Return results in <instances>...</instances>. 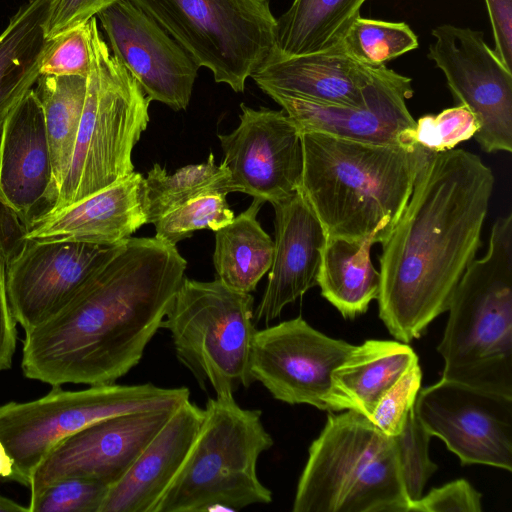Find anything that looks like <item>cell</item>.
<instances>
[{
    "label": "cell",
    "mask_w": 512,
    "mask_h": 512,
    "mask_svg": "<svg viewBox=\"0 0 512 512\" xmlns=\"http://www.w3.org/2000/svg\"><path fill=\"white\" fill-rule=\"evenodd\" d=\"M428 58L439 68L458 104L476 117L474 138L486 153L512 152V70L483 32L452 24L432 30Z\"/></svg>",
    "instance_id": "8fae6325"
},
{
    "label": "cell",
    "mask_w": 512,
    "mask_h": 512,
    "mask_svg": "<svg viewBox=\"0 0 512 512\" xmlns=\"http://www.w3.org/2000/svg\"><path fill=\"white\" fill-rule=\"evenodd\" d=\"M397 447L365 415L329 412L309 447L293 512H408Z\"/></svg>",
    "instance_id": "8992f818"
},
{
    "label": "cell",
    "mask_w": 512,
    "mask_h": 512,
    "mask_svg": "<svg viewBox=\"0 0 512 512\" xmlns=\"http://www.w3.org/2000/svg\"><path fill=\"white\" fill-rule=\"evenodd\" d=\"M362 65L377 67L418 47V38L404 22L357 17L336 44Z\"/></svg>",
    "instance_id": "4dcf8cb0"
},
{
    "label": "cell",
    "mask_w": 512,
    "mask_h": 512,
    "mask_svg": "<svg viewBox=\"0 0 512 512\" xmlns=\"http://www.w3.org/2000/svg\"><path fill=\"white\" fill-rule=\"evenodd\" d=\"M414 410L462 465L512 471V398L441 379L419 390Z\"/></svg>",
    "instance_id": "7c38bea8"
},
{
    "label": "cell",
    "mask_w": 512,
    "mask_h": 512,
    "mask_svg": "<svg viewBox=\"0 0 512 512\" xmlns=\"http://www.w3.org/2000/svg\"><path fill=\"white\" fill-rule=\"evenodd\" d=\"M176 408L109 417L60 440L36 468L28 487L29 502L68 478L111 486L128 471Z\"/></svg>",
    "instance_id": "5bb4252c"
},
{
    "label": "cell",
    "mask_w": 512,
    "mask_h": 512,
    "mask_svg": "<svg viewBox=\"0 0 512 512\" xmlns=\"http://www.w3.org/2000/svg\"><path fill=\"white\" fill-rule=\"evenodd\" d=\"M119 245L28 240L6 265L8 301L16 322L26 332L54 316Z\"/></svg>",
    "instance_id": "2e32d148"
},
{
    "label": "cell",
    "mask_w": 512,
    "mask_h": 512,
    "mask_svg": "<svg viewBox=\"0 0 512 512\" xmlns=\"http://www.w3.org/2000/svg\"><path fill=\"white\" fill-rule=\"evenodd\" d=\"M27 228L18 215L0 201V255L6 265L24 249Z\"/></svg>",
    "instance_id": "b9f144b4"
},
{
    "label": "cell",
    "mask_w": 512,
    "mask_h": 512,
    "mask_svg": "<svg viewBox=\"0 0 512 512\" xmlns=\"http://www.w3.org/2000/svg\"><path fill=\"white\" fill-rule=\"evenodd\" d=\"M235 92L275 48L269 0H131Z\"/></svg>",
    "instance_id": "30bf717a"
},
{
    "label": "cell",
    "mask_w": 512,
    "mask_h": 512,
    "mask_svg": "<svg viewBox=\"0 0 512 512\" xmlns=\"http://www.w3.org/2000/svg\"><path fill=\"white\" fill-rule=\"evenodd\" d=\"M88 27L91 68L76 142L56 200L43 215L56 213L132 175V151L150 120L151 100L112 54L96 17L88 21Z\"/></svg>",
    "instance_id": "5b68a950"
},
{
    "label": "cell",
    "mask_w": 512,
    "mask_h": 512,
    "mask_svg": "<svg viewBox=\"0 0 512 512\" xmlns=\"http://www.w3.org/2000/svg\"><path fill=\"white\" fill-rule=\"evenodd\" d=\"M112 54L151 101L175 111L189 105L200 68L188 53L131 0L97 14Z\"/></svg>",
    "instance_id": "ac0fdd59"
},
{
    "label": "cell",
    "mask_w": 512,
    "mask_h": 512,
    "mask_svg": "<svg viewBox=\"0 0 512 512\" xmlns=\"http://www.w3.org/2000/svg\"><path fill=\"white\" fill-rule=\"evenodd\" d=\"M370 240L328 237L317 275L321 295L344 318L364 314L378 298L380 273L371 261Z\"/></svg>",
    "instance_id": "484cf974"
},
{
    "label": "cell",
    "mask_w": 512,
    "mask_h": 512,
    "mask_svg": "<svg viewBox=\"0 0 512 512\" xmlns=\"http://www.w3.org/2000/svg\"><path fill=\"white\" fill-rule=\"evenodd\" d=\"M33 89L43 109L53 176L59 191L76 142L87 77L40 75Z\"/></svg>",
    "instance_id": "f1b7e54d"
},
{
    "label": "cell",
    "mask_w": 512,
    "mask_h": 512,
    "mask_svg": "<svg viewBox=\"0 0 512 512\" xmlns=\"http://www.w3.org/2000/svg\"><path fill=\"white\" fill-rule=\"evenodd\" d=\"M160 328L169 331L178 360L202 389L216 396L234 393L254 383L251 349L257 331L254 297L219 279H183Z\"/></svg>",
    "instance_id": "ba28073f"
},
{
    "label": "cell",
    "mask_w": 512,
    "mask_h": 512,
    "mask_svg": "<svg viewBox=\"0 0 512 512\" xmlns=\"http://www.w3.org/2000/svg\"><path fill=\"white\" fill-rule=\"evenodd\" d=\"M142 174L128 178L56 213L37 218L27 240L114 245L147 224Z\"/></svg>",
    "instance_id": "7402d4cb"
},
{
    "label": "cell",
    "mask_w": 512,
    "mask_h": 512,
    "mask_svg": "<svg viewBox=\"0 0 512 512\" xmlns=\"http://www.w3.org/2000/svg\"><path fill=\"white\" fill-rule=\"evenodd\" d=\"M481 498L468 481L458 479L422 495L409 505L408 512H481Z\"/></svg>",
    "instance_id": "74e56055"
},
{
    "label": "cell",
    "mask_w": 512,
    "mask_h": 512,
    "mask_svg": "<svg viewBox=\"0 0 512 512\" xmlns=\"http://www.w3.org/2000/svg\"><path fill=\"white\" fill-rule=\"evenodd\" d=\"M230 192H234L230 171L224 162L216 164L212 152L205 162L184 166L172 175L156 163L143 181L146 221L154 224L195 198Z\"/></svg>",
    "instance_id": "f546056e"
},
{
    "label": "cell",
    "mask_w": 512,
    "mask_h": 512,
    "mask_svg": "<svg viewBox=\"0 0 512 512\" xmlns=\"http://www.w3.org/2000/svg\"><path fill=\"white\" fill-rule=\"evenodd\" d=\"M240 107L238 127L218 135L234 192L270 203L293 194L303 170L297 126L283 109Z\"/></svg>",
    "instance_id": "9a60e30c"
},
{
    "label": "cell",
    "mask_w": 512,
    "mask_h": 512,
    "mask_svg": "<svg viewBox=\"0 0 512 512\" xmlns=\"http://www.w3.org/2000/svg\"><path fill=\"white\" fill-rule=\"evenodd\" d=\"M13 473V461L0 441V478L10 479Z\"/></svg>",
    "instance_id": "7bdbcfd3"
},
{
    "label": "cell",
    "mask_w": 512,
    "mask_h": 512,
    "mask_svg": "<svg viewBox=\"0 0 512 512\" xmlns=\"http://www.w3.org/2000/svg\"><path fill=\"white\" fill-rule=\"evenodd\" d=\"M478 123L474 114L464 105L446 108L436 115L420 117L413 133L416 144L437 153L454 149L456 145L474 136Z\"/></svg>",
    "instance_id": "836d02e7"
},
{
    "label": "cell",
    "mask_w": 512,
    "mask_h": 512,
    "mask_svg": "<svg viewBox=\"0 0 512 512\" xmlns=\"http://www.w3.org/2000/svg\"><path fill=\"white\" fill-rule=\"evenodd\" d=\"M91 68L88 22L51 40L40 75L87 77Z\"/></svg>",
    "instance_id": "8d00e7d4"
},
{
    "label": "cell",
    "mask_w": 512,
    "mask_h": 512,
    "mask_svg": "<svg viewBox=\"0 0 512 512\" xmlns=\"http://www.w3.org/2000/svg\"><path fill=\"white\" fill-rule=\"evenodd\" d=\"M354 346L317 331L298 316L256 331L250 373L276 400L327 411L324 399L331 375Z\"/></svg>",
    "instance_id": "4fadbf2b"
},
{
    "label": "cell",
    "mask_w": 512,
    "mask_h": 512,
    "mask_svg": "<svg viewBox=\"0 0 512 512\" xmlns=\"http://www.w3.org/2000/svg\"><path fill=\"white\" fill-rule=\"evenodd\" d=\"M422 372L419 363L411 366L379 399L369 417L385 435L397 436L408 412L414 407L420 390Z\"/></svg>",
    "instance_id": "d590c367"
},
{
    "label": "cell",
    "mask_w": 512,
    "mask_h": 512,
    "mask_svg": "<svg viewBox=\"0 0 512 512\" xmlns=\"http://www.w3.org/2000/svg\"><path fill=\"white\" fill-rule=\"evenodd\" d=\"M117 1L119 0H50L43 24L44 36L52 40L87 23Z\"/></svg>",
    "instance_id": "f35d334b"
},
{
    "label": "cell",
    "mask_w": 512,
    "mask_h": 512,
    "mask_svg": "<svg viewBox=\"0 0 512 512\" xmlns=\"http://www.w3.org/2000/svg\"><path fill=\"white\" fill-rule=\"evenodd\" d=\"M109 487L91 479H64L29 502L28 512H99Z\"/></svg>",
    "instance_id": "e575fe53"
},
{
    "label": "cell",
    "mask_w": 512,
    "mask_h": 512,
    "mask_svg": "<svg viewBox=\"0 0 512 512\" xmlns=\"http://www.w3.org/2000/svg\"><path fill=\"white\" fill-rule=\"evenodd\" d=\"M204 409L180 404L128 471L112 484L99 512H153L199 433Z\"/></svg>",
    "instance_id": "44dd1931"
},
{
    "label": "cell",
    "mask_w": 512,
    "mask_h": 512,
    "mask_svg": "<svg viewBox=\"0 0 512 512\" xmlns=\"http://www.w3.org/2000/svg\"><path fill=\"white\" fill-rule=\"evenodd\" d=\"M368 0H294L277 19L275 48L283 56L325 52L344 36Z\"/></svg>",
    "instance_id": "83f0119b"
},
{
    "label": "cell",
    "mask_w": 512,
    "mask_h": 512,
    "mask_svg": "<svg viewBox=\"0 0 512 512\" xmlns=\"http://www.w3.org/2000/svg\"><path fill=\"white\" fill-rule=\"evenodd\" d=\"M187 261L155 237H128L54 316L25 332L26 378L53 386L116 383L142 359Z\"/></svg>",
    "instance_id": "6da1fadb"
},
{
    "label": "cell",
    "mask_w": 512,
    "mask_h": 512,
    "mask_svg": "<svg viewBox=\"0 0 512 512\" xmlns=\"http://www.w3.org/2000/svg\"><path fill=\"white\" fill-rule=\"evenodd\" d=\"M416 363L418 356L407 343L367 340L355 345L331 375L327 411L355 410L369 418L381 396Z\"/></svg>",
    "instance_id": "cb8c5ba5"
},
{
    "label": "cell",
    "mask_w": 512,
    "mask_h": 512,
    "mask_svg": "<svg viewBox=\"0 0 512 512\" xmlns=\"http://www.w3.org/2000/svg\"><path fill=\"white\" fill-rule=\"evenodd\" d=\"M495 184L489 166L463 149L431 153L382 244L379 317L403 343L448 310L481 232Z\"/></svg>",
    "instance_id": "7a4b0ae2"
},
{
    "label": "cell",
    "mask_w": 512,
    "mask_h": 512,
    "mask_svg": "<svg viewBox=\"0 0 512 512\" xmlns=\"http://www.w3.org/2000/svg\"><path fill=\"white\" fill-rule=\"evenodd\" d=\"M275 213L274 255L255 322L268 324L284 307L317 285L326 231L301 193L271 203Z\"/></svg>",
    "instance_id": "ffe728a7"
},
{
    "label": "cell",
    "mask_w": 512,
    "mask_h": 512,
    "mask_svg": "<svg viewBox=\"0 0 512 512\" xmlns=\"http://www.w3.org/2000/svg\"><path fill=\"white\" fill-rule=\"evenodd\" d=\"M225 193H213L195 198L169 212L155 225V238L176 245L192 236L194 231H217L229 224L234 216Z\"/></svg>",
    "instance_id": "1f68e13d"
},
{
    "label": "cell",
    "mask_w": 512,
    "mask_h": 512,
    "mask_svg": "<svg viewBox=\"0 0 512 512\" xmlns=\"http://www.w3.org/2000/svg\"><path fill=\"white\" fill-rule=\"evenodd\" d=\"M264 203L253 198L245 211L215 231L216 278L236 291H254L272 265L274 241L256 218Z\"/></svg>",
    "instance_id": "4316f807"
},
{
    "label": "cell",
    "mask_w": 512,
    "mask_h": 512,
    "mask_svg": "<svg viewBox=\"0 0 512 512\" xmlns=\"http://www.w3.org/2000/svg\"><path fill=\"white\" fill-rule=\"evenodd\" d=\"M378 67L357 63L335 45L325 52L298 56L272 51L251 78L264 93L357 106L364 102Z\"/></svg>",
    "instance_id": "603a6c76"
},
{
    "label": "cell",
    "mask_w": 512,
    "mask_h": 512,
    "mask_svg": "<svg viewBox=\"0 0 512 512\" xmlns=\"http://www.w3.org/2000/svg\"><path fill=\"white\" fill-rule=\"evenodd\" d=\"M50 0H29L0 34V135L3 125L40 76L51 40L44 36Z\"/></svg>",
    "instance_id": "d4e9b609"
},
{
    "label": "cell",
    "mask_w": 512,
    "mask_h": 512,
    "mask_svg": "<svg viewBox=\"0 0 512 512\" xmlns=\"http://www.w3.org/2000/svg\"><path fill=\"white\" fill-rule=\"evenodd\" d=\"M411 78L381 65L357 106L312 101L268 92L299 132L322 133L342 139L381 145H415L416 121L406 101L413 96Z\"/></svg>",
    "instance_id": "e0dca14e"
},
{
    "label": "cell",
    "mask_w": 512,
    "mask_h": 512,
    "mask_svg": "<svg viewBox=\"0 0 512 512\" xmlns=\"http://www.w3.org/2000/svg\"><path fill=\"white\" fill-rule=\"evenodd\" d=\"M430 438L431 435L418 419L414 407L408 412L402 431L393 437L410 504L423 495L427 481L437 470V465L428 453Z\"/></svg>",
    "instance_id": "d6a6232c"
},
{
    "label": "cell",
    "mask_w": 512,
    "mask_h": 512,
    "mask_svg": "<svg viewBox=\"0 0 512 512\" xmlns=\"http://www.w3.org/2000/svg\"><path fill=\"white\" fill-rule=\"evenodd\" d=\"M299 190L328 237L383 244L406 207L432 153L415 145H381L322 133L301 134Z\"/></svg>",
    "instance_id": "3957f363"
},
{
    "label": "cell",
    "mask_w": 512,
    "mask_h": 512,
    "mask_svg": "<svg viewBox=\"0 0 512 512\" xmlns=\"http://www.w3.org/2000/svg\"><path fill=\"white\" fill-rule=\"evenodd\" d=\"M0 512H28V507L0 494Z\"/></svg>",
    "instance_id": "ee69618b"
},
{
    "label": "cell",
    "mask_w": 512,
    "mask_h": 512,
    "mask_svg": "<svg viewBox=\"0 0 512 512\" xmlns=\"http://www.w3.org/2000/svg\"><path fill=\"white\" fill-rule=\"evenodd\" d=\"M41 103L30 89L5 121L0 135V201L27 230L57 197Z\"/></svg>",
    "instance_id": "d6986e66"
},
{
    "label": "cell",
    "mask_w": 512,
    "mask_h": 512,
    "mask_svg": "<svg viewBox=\"0 0 512 512\" xmlns=\"http://www.w3.org/2000/svg\"><path fill=\"white\" fill-rule=\"evenodd\" d=\"M494 38V51L512 70V0H484Z\"/></svg>",
    "instance_id": "ab89813d"
},
{
    "label": "cell",
    "mask_w": 512,
    "mask_h": 512,
    "mask_svg": "<svg viewBox=\"0 0 512 512\" xmlns=\"http://www.w3.org/2000/svg\"><path fill=\"white\" fill-rule=\"evenodd\" d=\"M16 323L8 301L6 263L0 255V372L12 365L17 339Z\"/></svg>",
    "instance_id": "60d3db41"
},
{
    "label": "cell",
    "mask_w": 512,
    "mask_h": 512,
    "mask_svg": "<svg viewBox=\"0 0 512 512\" xmlns=\"http://www.w3.org/2000/svg\"><path fill=\"white\" fill-rule=\"evenodd\" d=\"M261 414L242 408L232 394L209 398L191 450L153 512L239 511L271 503L256 469L274 444Z\"/></svg>",
    "instance_id": "52a82bcc"
},
{
    "label": "cell",
    "mask_w": 512,
    "mask_h": 512,
    "mask_svg": "<svg viewBox=\"0 0 512 512\" xmlns=\"http://www.w3.org/2000/svg\"><path fill=\"white\" fill-rule=\"evenodd\" d=\"M188 399L187 387L112 383L77 391L53 386L41 398L0 405V441L13 461L9 480L28 488L49 450L91 424L126 413L176 408Z\"/></svg>",
    "instance_id": "9c48e42d"
},
{
    "label": "cell",
    "mask_w": 512,
    "mask_h": 512,
    "mask_svg": "<svg viewBox=\"0 0 512 512\" xmlns=\"http://www.w3.org/2000/svg\"><path fill=\"white\" fill-rule=\"evenodd\" d=\"M448 311L442 379L512 398V213L493 224L487 253L467 266Z\"/></svg>",
    "instance_id": "277c9868"
}]
</instances>
